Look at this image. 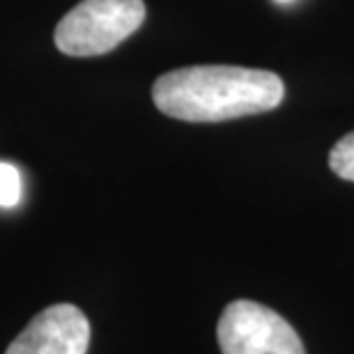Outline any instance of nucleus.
Segmentation results:
<instances>
[{
  "label": "nucleus",
  "mask_w": 354,
  "mask_h": 354,
  "mask_svg": "<svg viewBox=\"0 0 354 354\" xmlns=\"http://www.w3.org/2000/svg\"><path fill=\"white\" fill-rule=\"evenodd\" d=\"M24 196V182L17 166L0 161V207H17Z\"/></svg>",
  "instance_id": "obj_6"
},
{
  "label": "nucleus",
  "mask_w": 354,
  "mask_h": 354,
  "mask_svg": "<svg viewBox=\"0 0 354 354\" xmlns=\"http://www.w3.org/2000/svg\"><path fill=\"white\" fill-rule=\"evenodd\" d=\"M276 3H290V0H276Z\"/></svg>",
  "instance_id": "obj_7"
},
{
  "label": "nucleus",
  "mask_w": 354,
  "mask_h": 354,
  "mask_svg": "<svg viewBox=\"0 0 354 354\" xmlns=\"http://www.w3.org/2000/svg\"><path fill=\"white\" fill-rule=\"evenodd\" d=\"M216 338L223 354H306L286 317L249 299L225 306Z\"/></svg>",
  "instance_id": "obj_3"
},
{
  "label": "nucleus",
  "mask_w": 354,
  "mask_h": 354,
  "mask_svg": "<svg viewBox=\"0 0 354 354\" xmlns=\"http://www.w3.org/2000/svg\"><path fill=\"white\" fill-rule=\"evenodd\" d=\"M145 21L143 0H83L55 28V46L65 55H104L129 39Z\"/></svg>",
  "instance_id": "obj_2"
},
{
  "label": "nucleus",
  "mask_w": 354,
  "mask_h": 354,
  "mask_svg": "<svg viewBox=\"0 0 354 354\" xmlns=\"http://www.w3.org/2000/svg\"><path fill=\"white\" fill-rule=\"evenodd\" d=\"M286 97L279 74L232 65L173 69L154 81L152 99L168 118L223 122L274 111Z\"/></svg>",
  "instance_id": "obj_1"
},
{
  "label": "nucleus",
  "mask_w": 354,
  "mask_h": 354,
  "mask_svg": "<svg viewBox=\"0 0 354 354\" xmlns=\"http://www.w3.org/2000/svg\"><path fill=\"white\" fill-rule=\"evenodd\" d=\"M90 322L74 304H55L28 322L5 354H86Z\"/></svg>",
  "instance_id": "obj_4"
},
{
  "label": "nucleus",
  "mask_w": 354,
  "mask_h": 354,
  "mask_svg": "<svg viewBox=\"0 0 354 354\" xmlns=\"http://www.w3.org/2000/svg\"><path fill=\"white\" fill-rule=\"evenodd\" d=\"M329 166L338 177L354 182V131L343 136L329 152Z\"/></svg>",
  "instance_id": "obj_5"
}]
</instances>
